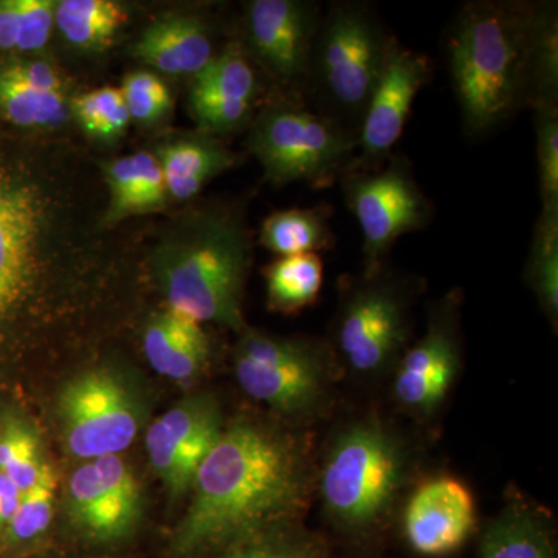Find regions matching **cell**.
Wrapping results in <instances>:
<instances>
[{
    "label": "cell",
    "instance_id": "obj_1",
    "mask_svg": "<svg viewBox=\"0 0 558 558\" xmlns=\"http://www.w3.org/2000/svg\"><path fill=\"white\" fill-rule=\"evenodd\" d=\"M64 165L0 160V333L43 311L70 271L110 242Z\"/></svg>",
    "mask_w": 558,
    "mask_h": 558
},
{
    "label": "cell",
    "instance_id": "obj_2",
    "mask_svg": "<svg viewBox=\"0 0 558 558\" xmlns=\"http://www.w3.org/2000/svg\"><path fill=\"white\" fill-rule=\"evenodd\" d=\"M194 497L172 550L194 558L230 549L303 508L306 461L295 440L241 421L222 435L193 480Z\"/></svg>",
    "mask_w": 558,
    "mask_h": 558
},
{
    "label": "cell",
    "instance_id": "obj_3",
    "mask_svg": "<svg viewBox=\"0 0 558 558\" xmlns=\"http://www.w3.org/2000/svg\"><path fill=\"white\" fill-rule=\"evenodd\" d=\"M253 259L244 209L213 202L180 216L149 256L168 310L242 332V295Z\"/></svg>",
    "mask_w": 558,
    "mask_h": 558
},
{
    "label": "cell",
    "instance_id": "obj_4",
    "mask_svg": "<svg viewBox=\"0 0 558 558\" xmlns=\"http://www.w3.org/2000/svg\"><path fill=\"white\" fill-rule=\"evenodd\" d=\"M537 2L472 0L447 33L451 86L465 134L481 137L526 109L529 44Z\"/></svg>",
    "mask_w": 558,
    "mask_h": 558
},
{
    "label": "cell",
    "instance_id": "obj_5",
    "mask_svg": "<svg viewBox=\"0 0 558 558\" xmlns=\"http://www.w3.org/2000/svg\"><path fill=\"white\" fill-rule=\"evenodd\" d=\"M379 11L339 0L323 11L306 95L311 108L359 135L360 123L392 39Z\"/></svg>",
    "mask_w": 558,
    "mask_h": 558
},
{
    "label": "cell",
    "instance_id": "obj_6",
    "mask_svg": "<svg viewBox=\"0 0 558 558\" xmlns=\"http://www.w3.org/2000/svg\"><path fill=\"white\" fill-rule=\"evenodd\" d=\"M247 148L270 185L325 190L351 170L359 135L304 100L281 94L252 120Z\"/></svg>",
    "mask_w": 558,
    "mask_h": 558
},
{
    "label": "cell",
    "instance_id": "obj_7",
    "mask_svg": "<svg viewBox=\"0 0 558 558\" xmlns=\"http://www.w3.org/2000/svg\"><path fill=\"white\" fill-rule=\"evenodd\" d=\"M339 183L362 233L363 275L384 269L400 238L427 229L435 219V204L405 154L392 153L377 170L351 168Z\"/></svg>",
    "mask_w": 558,
    "mask_h": 558
},
{
    "label": "cell",
    "instance_id": "obj_8",
    "mask_svg": "<svg viewBox=\"0 0 558 558\" xmlns=\"http://www.w3.org/2000/svg\"><path fill=\"white\" fill-rule=\"evenodd\" d=\"M402 472V453L387 432L374 425L351 428L337 440L323 470L326 508L347 526H368L391 505Z\"/></svg>",
    "mask_w": 558,
    "mask_h": 558
},
{
    "label": "cell",
    "instance_id": "obj_9",
    "mask_svg": "<svg viewBox=\"0 0 558 558\" xmlns=\"http://www.w3.org/2000/svg\"><path fill=\"white\" fill-rule=\"evenodd\" d=\"M328 354L318 341L286 339L242 330L234 373L250 398L281 413H303L317 403L326 379Z\"/></svg>",
    "mask_w": 558,
    "mask_h": 558
},
{
    "label": "cell",
    "instance_id": "obj_10",
    "mask_svg": "<svg viewBox=\"0 0 558 558\" xmlns=\"http://www.w3.org/2000/svg\"><path fill=\"white\" fill-rule=\"evenodd\" d=\"M410 289L387 267L349 288L337 319L341 357L357 373H376L398 355L409 336Z\"/></svg>",
    "mask_w": 558,
    "mask_h": 558
},
{
    "label": "cell",
    "instance_id": "obj_11",
    "mask_svg": "<svg viewBox=\"0 0 558 558\" xmlns=\"http://www.w3.org/2000/svg\"><path fill=\"white\" fill-rule=\"evenodd\" d=\"M60 417L70 453L84 461L120 457L140 428L137 403L113 371L90 369L65 385Z\"/></svg>",
    "mask_w": 558,
    "mask_h": 558
},
{
    "label": "cell",
    "instance_id": "obj_12",
    "mask_svg": "<svg viewBox=\"0 0 558 558\" xmlns=\"http://www.w3.org/2000/svg\"><path fill=\"white\" fill-rule=\"evenodd\" d=\"M323 9L310 0H252L245 9V40L256 62L282 95L304 100Z\"/></svg>",
    "mask_w": 558,
    "mask_h": 558
},
{
    "label": "cell",
    "instance_id": "obj_13",
    "mask_svg": "<svg viewBox=\"0 0 558 558\" xmlns=\"http://www.w3.org/2000/svg\"><path fill=\"white\" fill-rule=\"evenodd\" d=\"M432 76L428 54L392 39L360 123L354 170H377L388 160L405 131L417 95Z\"/></svg>",
    "mask_w": 558,
    "mask_h": 558
},
{
    "label": "cell",
    "instance_id": "obj_14",
    "mask_svg": "<svg viewBox=\"0 0 558 558\" xmlns=\"http://www.w3.org/2000/svg\"><path fill=\"white\" fill-rule=\"evenodd\" d=\"M140 497L137 478L123 459L86 461L70 476V519L87 538L116 542L126 537L137 524Z\"/></svg>",
    "mask_w": 558,
    "mask_h": 558
},
{
    "label": "cell",
    "instance_id": "obj_15",
    "mask_svg": "<svg viewBox=\"0 0 558 558\" xmlns=\"http://www.w3.org/2000/svg\"><path fill=\"white\" fill-rule=\"evenodd\" d=\"M259 78L241 40L219 49L191 80L190 110L197 128L213 137H226L252 124Z\"/></svg>",
    "mask_w": 558,
    "mask_h": 558
},
{
    "label": "cell",
    "instance_id": "obj_16",
    "mask_svg": "<svg viewBox=\"0 0 558 558\" xmlns=\"http://www.w3.org/2000/svg\"><path fill=\"white\" fill-rule=\"evenodd\" d=\"M475 501L464 484L436 478L414 492L403 513V532L414 553L444 557L464 545L475 527Z\"/></svg>",
    "mask_w": 558,
    "mask_h": 558
},
{
    "label": "cell",
    "instance_id": "obj_17",
    "mask_svg": "<svg viewBox=\"0 0 558 558\" xmlns=\"http://www.w3.org/2000/svg\"><path fill=\"white\" fill-rule=\"evenodd\" d=\"M218 51L207 22L193 14H165L150 22L132 47V53L143 64L163 75L191 80Z\"/></svg>",
    "mask_w": 558,
    "mask_h": 558
},
{
    "label": "cell",
    "instance_id": "obj_18",
    "mask_svg": "<svg viewBox=\"0 0 558 558\" xmlns=\"http://www.w3.org/2000/svg\"><path fill=\"white\" fill-rule=\"evenodd\" d=\"M143 351L160 376L190 384L209 359V340L201 323L167 310L154 314L143 333Z\"/></svg>",
    "mask_w": 558,
    "mask_h": 558
},
{
    "label": "cell",
    "instance_id": "obj_19",
    "mask_svg": "<svg viewBox=\"0 0 558 558\" xmlns=\"http://www.w3.org/2000/svg\"><path fill=\"white\" fill-rule=\"evenodd\" d=\"M153 154L159 161L168 197L175 202L193 201L213 179L238 163L233 150L204 132L161 143Z\"/></svg>",
    "mask_w": 558,
    "mask_h": 558
},
{
    "label": "cell",
    "instance_id": "obj_20",
    "mask_svg": "<svg viewBox=\"0 0 558 558\" xmlns=\"http://www.w3.org/2000/svg\"><path fill=\"white\" fill-rule=\"evenodd\" d=\"M105 180L109 201L101 226L106 230L131 216L159 211L170 201L159 161L148 150L109 161L105 165Z\"/></svg>",
    "mask_w": 558,
    "mask_h": 558
},
{
    "label": "cell",
    "instance_id": "obj_21",
    "mask_svg": "<svg viewBox=\"0 0 558 558\" xmlns=\"http://www.w3.org/2000/svg\"><path fill=\"white\" fill-rule=\"evenodd\" d=\"M332 218L333 208L329 204L278 209L260 223L258 241L278 258L312 253L318 255L336 247Z\"/></svg>",
    "mask_w": 558,
    "mask_h": 558
},
{
    "label": "cell",
    "instance_id": "obj_22",
    "mask_svg": "<svg viewBox=\"0 0 558 558\" xmlns=\"http://www.w3.org/2000/svg\"><path fill=\"white\" fill-rule=\"evenodd\" d=\"M130 21L124 5L113 0H58L54 31L81 51H102Z\"/></svg>",
    "mask_w": 558,
    "mask_h": 558
},
{
    "label": "cell",
    "instance_id": "obj_23",
    "mask_svg": "<svg viewBox=\"0 0 558 558\" xmlns=\"http://www.w3.org/2000/svg\"><path fill=\"white\" fill-rule=\"evenodd\" d=\"M157 421L178 444L183 472L193 486L201 462L222 435L218 405L207 396H196L172 407Z\"/></svg>",
    "mask_w": 558,
    "mask_h": 558
},
{
    "label": "cell",
    "instance_id": "obj_24",
    "mask_svg": "<svg viewBox=\"0 0 558 558\" xmlns=\"http://www.w3.org/2000/svg\"><path fill=\"white\" fill-rule=\"evenodd\" d=\"M558 108V7L537 2L526 69V109Z\"/></svg>",
    "mask_w": 558,
    "mask_h": 558
},
{
    "label": "cell",
    "instance_id": "obj_25",
    "mask_svg": "<svg viewBox=\"0 0 558 558\" xmlns=\"http://www.w3.org/2000/svg\"><path fill=\"white\" fill-rule=\"evenodd\" d=\"M319 255L281 256L266 269L267 299L274 311L295 314L314 304L323 286Z\"/></svg>",
    "mask_w": 558,
    "mask_h": 558
},
{
    "label": "cell",
    "instance_id": "obj_26",
    "mask_svg": "<svg viewBox=\"0 0 558 558\" xmlns=\"http://www.w3.org/2000/svg\"><path fill=\"white\" fill-rule=\"evenodd\" d=\"M481 558H556L548 529L531 510L513 508L481 539Z\"/></svg>",
    "mask_w": 558,
    "mask_h": 558
},
{
    "label": "cell",
    "instance_id": "obj_27",
    "mask_svg": "<svg viewBox=\"0 0 558 558\" xmlns=\"http://www.w3.org/2000/svg\"><path fill=\"white\" fill-rule=\"evenodd\" d=\"M57 0H0V51L35 54L49 46Z\"/></svg>",
    "mask_w": 558,
    "mask_h": 558
},
{
    "label": "cell",
    "instance_id": "obj_28",
    "mask_svg": "<svg viewBox=\"0 0 558 558\" xmlns=\"http://www.w3.org/2000/svg\"><path fill=\"white\" fill-rule=\"evenodd\" d=\"M0 113L25 130H54L72 119V97L33 89L0 75Z\"/></svg>",
    "mask_w": 558,
    "mask_h": 558
},
{
    "label": "cell",
    "instance_id": "obj_29",
    "mask_svg": "<svg viewBox=\"0 0 558 558\" xmlns=\"http://www.w3.org/2000/svg\"><path fill=\"white\" fill-rule=\"evenodd\" d=\"M527 281L554 323L558 317V209L539 208L527 256Z\"/></svg>",
    "mask_w": 558,
    "mask_h": 558
},
{
    "label": "cell",
    "instance_id": "obj_30",
    "mask_svg": "<svg viewBox=\"0 0 558 558\" xmlns=\"http://www.w3.org/2000/svg\"><path fill=\"white\" fill-rule=\"evenodd\" d=\"M57 487V473L46 462L39 480L28 490L22 492L20 508L3 532L10 546L24 548L46 535L53 520Z\"/></svg>",
    "mask_w": 558,
    "mask_h": 558
},
{
    "label": "cell",
    "instance_id": "obj_31",
    "mask_svg": "<svg viewBox=\"0 0 558 558\" xmlns=\"http://www.w3.org/2000/svg\"><path fill=\"white\" fill-rule=\"evenodd\" d=\"M72 119L89 137L116 142L132 121L123 95L117 87H101L72 97Z\"/></svg>",
    "mask_w": 558,
    "mask_h": 558
},
{
    "label": "cell",
    "instance_id": "obj_32",
    "mask_svg": "<svg viewBox=\"0 0 558 558\" xmlns=\"http://www.w3.org/2000/svg\"><path fill=\"white\" fill-rule=\"evenodd\" d=\"M44 465L39 439L31 425L21 418H9L0 432V473L25 492L39 480Z\"/></svg>",
    "mask_w": 558,
    "mask_h": 558
},
{
    "label": "cell",
    "instance_id": "obj_33",
    "mask_svg": "<svg viewBox=\"0 0 558 558\" xmlns=\"http://www.w3.org/2000/svg\"><path fill=\"white\" fill-rule=\"evenodd\" d=\"M132 120L153 124L163 119L172 108L170 87L157 73L148 70L132 72L120 87Z\"/></svg>",
    "mask_w": 558,
    "mask_h": 558
},
{
    "label": "cell",
    "instance_id": "obj_34",
    "mask_svg": "<svg viewBox=\"0 0 558 558\" xmlns=\"http://www.w3.org/2000/svg\"><path fill=\"white\" fill-rule=\"evenodd\" d=\"M542 208L558 209V108L534 110Z\"/></svg>",
    "mask_w": 558,
    "mask_h": 558
},
{
    "label": "cell",
    "instance_id": "obj_35",
    "mask_svg": "<svg viewBox=\"0 0 558 558\" xmlns=\"http://www.w3.org/2000/svg\"><path fill=\"white\" fill-rule=\"evenodd\" d=\"M222 558H326L315 539L286 534H264L227 549Z\"/></svg>",
    "mask_w": 558,
    "mask_h": 558
},
{
    "label": "cell",
    "instance_id": "obj_36",
    "mask_svg": "<svg viewBox=\"0 0 558 558\" xmlns=\"http://www.w3.org/2000/svg\"><path fill=\"white\" fill-rule=\"evenodd\" d=\"M0 75L33 89L69 95V81L53 62L20 58L0 64Z\"/></svg>",
    "mask_w": 558,
    "mask_h": 558
},
{
    "label": "cell",
    "instance_id": "obj_37",
    "mask_svg": "<svg viewBox=\"0 0 558 558\" xmlns=\"http://www.w3.org/2000/svg\"><path fill=\"white\" fill-rule=\"evenodd\" d=\"M451 381L453 377L449 376H416V374L399 371L396 376L395 391L403 405L428 411L444 399Z\"/></svg>",
    "mask_w": 558,
    "mask_h": 558
},
{
    "label": "cell",
    "instance_id": "obj_38",
    "mask_svg": "<svg viewBox=\"0 0 558 558\" xmlns=\"http://www.w3.org/2000/svg\"><path fill=\"white\" fill-rule=\"evenodd\" d=\"M22 492L9 476L0 473V531L5 532L20 508Z\"/></svg>",
    "mask_w": 558,
    "mask_h": 558
}]
</instances>
